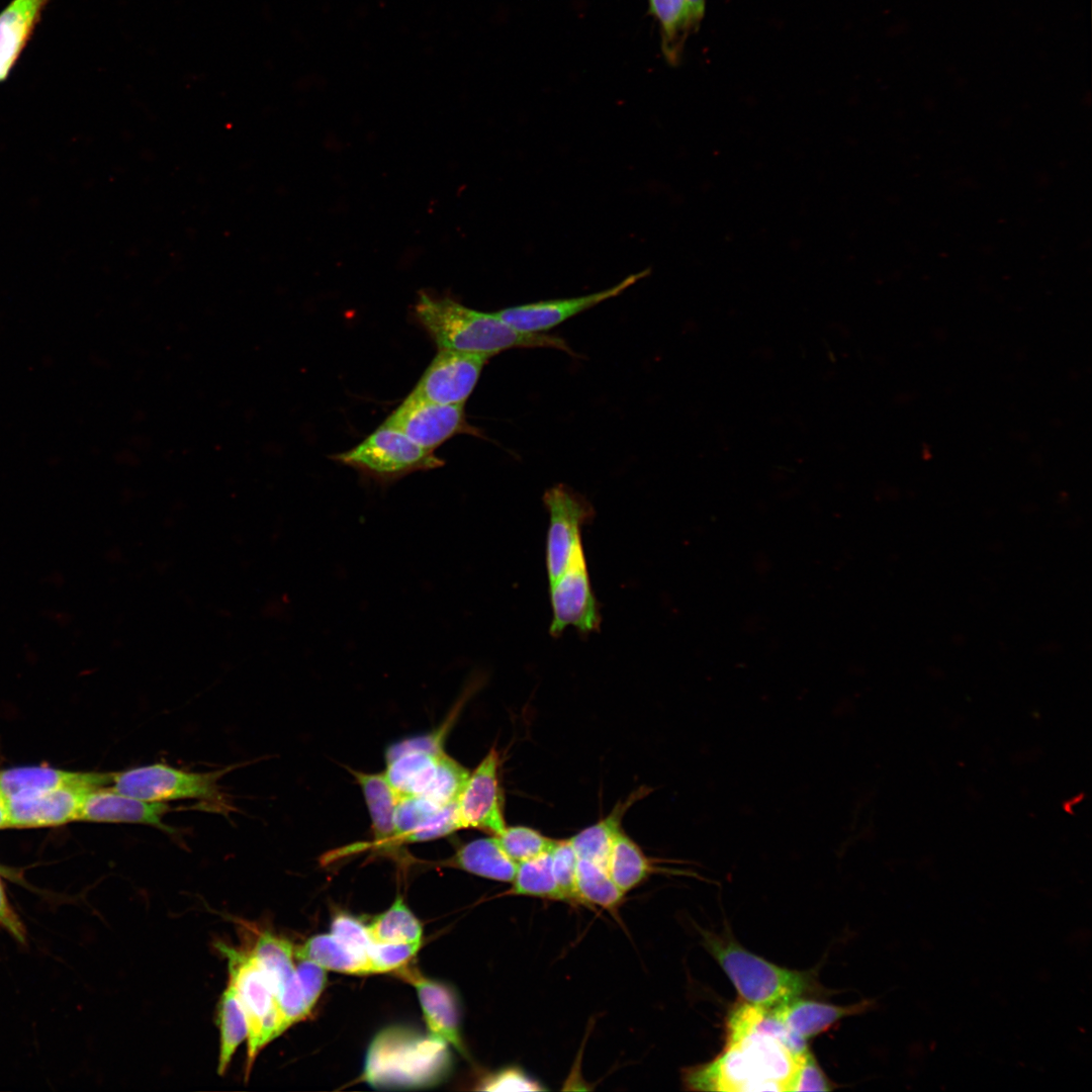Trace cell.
Returning a JSON list of instances; mask_svg holds the SVG:
<instances>
[{
  "label": "cell",
  "mask_w": 1092,
  "mask_h": 1092,
  "mask_svg": "<svg viewBox=\"0 0 1092 1092\" xmlns=\"http://www.w3.org/2000/svg\"><path fill=\"white\" fill-rule=\"evenodd\" d=\"M415 316L438 350L491 358L515 348H550L576 356L564 339L558 336L523 333L508 325L495 312L476 310L445 296L421 292L415 304Z\"/></svg>",
  "instance_id": "6da1fadb"
},
{
  "label": "cell",
  "mask_w": 1092,
  "mask_h": 1092,
  "mask_svg": "<svg viewBox=\"0 0 1092 1092\" xmlns=\"http://www.w3.org/2000/svg\"><path fill=\"white\" fill-rule=\"evenodd\" d=\"M805 1055L776 1036L748 1031L726 1039L714 1061L688 1069L684 1082L691 1090L790 1091Z\"/></svg>",
  "instance_id": "7a4b0ae2"
},
{
  "label": "cell",
  "mask_w": 1092,
  "mask_h": 1092,
  "mask_svg": "<svg viewBox=\"0 0 1092 1092\" xmlns=\"http://www.w3.org/2000/svg\"><path fill=\"white\" fill-rule=\"evenodd\" d=\"M447 1042L403 1028H387L371 1042L364 1079L375 1087L429 1086L443 1077L449 1058Z\"/></svg>",
  "instance_id": "3957f363"
},
{
  "label": "cell",
  "mask_w": 1092,
  "mask_h": 1092,
  "mask_svg": "<svg viewBox=\"0 0 1092 1092\" xmlns=\"http://www.w3.org/2000/svg\"><path fill=\"white\" fill-rule=\"evenodd\" d=\"M704 946L721 966L745 1002L774 1009L800 997L809 977L779 967L742 947L733 938L702 930Z\"/></svg>",
  "instance_id": "277c9868"
},
{
  "label": "cell",
  "mask_w": 1092,
  "mask_h": 1092,
  "mask_svg": "<svg viewBox=\"0 0 1092 1092\" xmlns=\"http://www.w3.org/2000/svg\"><path fill=\"white\" fill-rule=\"evenodd\" d=\"M339 463L357 470L361 476L381 486L417 472L444 465V460L399 430L382 424L352 449L332 455Z\"/></svg>",
  "instance_id": "5b68a950"
},
{
  "label": "cell",
  "mask_w": 1092,
  "mask_h": 1092,
  "mask_svg": "<svg viewBox=\"0 0 1092 1092\" xmlns=\"http://www.w3.org/2000/svg\"><path fill=\"white\" fill-rule=\"evenodd\" d=\"M216 946L228 961L229 983L234 986L247 1019L245 1077L248 1078L260 1051L277 1037L275 990L251 950L220 942Z\"/></svg>",
  "instance_id": "8992f818"
},
{
  "label": "cell",
  "mask_w": 1092,
  "mask_h": 1092,
  "mask_svg": "<svg viewBox=\"0 0 1092 1092\" xmlns=\"http://www.w3.org/2000/svg\"><path fill=\"white\" fill-rule=\"evenodd\" d=\"M233 766L196 772L164 763H154L113 772L109 786L114 791L150 802L199 799L214 803L218 810L228 809L219 790V780Z\"/></svg>",
  "instance_id": "52a82bcc"
},
{
  "label": "cell",
  "mask_w": 1092,
  "mask_h": 1092,
  "mask_svg": "<svg viewBox=\"0 0 1092 1092\" xmlns=\"http://www.w3.org/2000/svg\"><path fill=\"white\" fill-rule=\"evenodd\" d=\"M543 502L549 512L546 540V567L549 582L558 578L569 561L581 550V528L594 517L592 504L564 484L548 488Z\"/></svg>",
  "instance_id": "ba28073f"
},
{
  "label": "cell",
  "mask_w": 1092,
  "mask_h": 1092,
  "mask_svg": "<svg viewBox=\"0 0 1092 1092\" xmlns=\"http://www.w3.org/2000/svg\"><path fill=\"white\" fill-rule=\"evenodd\" d=\"M391 426L419 446L434 451L456 435L482 437L481 431L468 423L464 404H441L406 396L388 416Z\"/></svg>",
  "instance_id": "9c48e42d"
},
{
  "label": "cell",
  "mask_w": 1092,
  "mask_h": 1092,
  "mask_svg": "<svg viewBox=\"0 0 1092 1092\" xmlns=\"http://www.w3.org/2000/svg\"><path fill=\"white\" fill-rule=\"evenodd\" d=\"M488 359L483 355L438 350L408 396L441 404H464Z\"/></svg>",
  "instance_id": "30bf717a"
},
{
  "label": "cell",
  "mask_w": 1092,
  "mask_h": 1092,
  "mask_svg": "<svg viewBox=\"0 0 1092 1092\" xmlns=\"http://www.w3.org/2000/svg\"><path fill=\"white\" fill-rule=\"evenodd\" d=\"M552 621L550 634L559 636L573 626L582 633L599 629L600 613L587 572L584 551H579L563 573L550 582Z\"/></svg>",
  "instance_id": "8fae6325"
},
{
  "label": "cell",
  "mask_w": 1092,
  "mask_h": 1092,
  "mask_svg": "<svg viewBox=\"0 0 1092 1092\" xmlns=\"http://www.w3.org/2000/svg\"><path fill=\"white\" fill-rule=\"evenodd\" d=\"M649 270L631 274L618 284L590 294L570 298L540 300L494 311L504 322L523 333H545L599 303L623 293Z\"/></svg>",
  "instance_id": "7c38bea8"
},
{
  "label": "cell",
  "mask_w": 1092,
  "mask_h": 1092,
  "mask_svg": "<svg viewBox=\"0 0 1092 1092\" xmlns=\"http://www.w3.org/2000/svg\"><path fill=\"white\" fill-rule=\"evenodd\" d=\"M499 754L492 747L468 779L457 799L463 828H475L493 835L506 827L498 780Z\"/></svg>",
  "instance_id": "4fadbf2b"
},
{
  "label": "cell",
  "mask_w": 1092,
  "mask_h": 1092,
  "mask_svg": "<svg viewBox=\"0 0 1092 1092\" xmlns=\"http://www.w3.org/2000/svg\"><path fill=\"white\" fill-rule=\"evenodd\" d=\"M172 810L167 803L126 796L108 786L87 794L78 820L149 825L174 835L178 834L177 829L163 821L164 816Z\"/></svg>",
  "instance_id": "5bb4252c"
},
{
  "label": "cell",
  "mask_w": 1092,
  "mask_h": 1092,
  "mask_svg": "<svg viewBox=\"0 0 1092 1092\" xmlns=\"http://www.w3.org/2000/svg\"><path fill=\"white\" fill-rule=\"evenodd\" d=\"M113 772H80L50 766H20L0 771V788L7 799L62 789L93 791L111 785Z\"/></svg>",
  "instance_id": "9a60e30c"
},
{
  "label": "cell",
  "mask_w": 1092,
  "mask_h": 1092,
  "mask_svg": "<svg viewBox=\"0 0 1092 1092\" xmlns=\"http://www.w3.org/2000/svg\"><path fill=\"white\" fill-rule=\"evenodd\" d=\"M395 971L398 977L415 987L429 1033L466 1056L456 1004L449 990L425 977L415 968L402 966Z\"/></svg>",
  "instance_id": "2e32d148"
},
{
  "label": "cell",
  "mask_w": 1092,
  "mask_h": 1092,
  "mask_svg": "<svg viewBox=\"0 0 1092 1092\" xmlns=\"http://www.w3.org/2000/svg\"><path fill=\"white\" fill-rule=\"evenodd\" d=\"M89 792L62 789L8 799L10 827L58 826L77 821Z\"/></svg>",
  "instance_id": "e0dca14e"
},
{
  "label": "cell",
  "mask_w": 1092,
  "mask_h": 1092,
  "mask_svg": "<svg viewBox=\"0 0 1092 1092\" xmlns=\"http://www.w3.org/2000/svg\"><path fill=\"white\" fill-rule=\"evenodd\" d=\"M49 0H12L0 12V82L29 40Z\"/></svg>",
  "instance_id": "ac0fdd59"
},
{
  "label": "cell",
  "mask_w": 1092,
  "mask_h": 1092,
  "mask_svg": "<svg viewBox=\"0 0 1092 1092\" xmlns=\"http://www.w3.org/2000/svg\"><path fill=\"white\" fill-rule=\"evenodd\" d=\"M863 1008L864 1004L838 1006L797 998L774 1010L796 1035L808 1041Z\"/></svg>",
  "instance_id": "d6986e66"
},
{
  "label": "cell",
  "mask_w": 1092,
  "mask_h": 1092,
  "mask_svg": "<svg viewBox=\"0 0 1092 1092\" xmlns=\"http://www.w3.org/2000/svg\"><path fill=\"white\" fill-rule=\"evenodd\" d=\"M452 867L485 879L512 883L518 863L500 847L495 835L461 846L449 860Z\"/></svg>",
  "instance_id": "ffe728a7"
},
{
  "label": "cell",
  "mask_w": 1092,
  "mask_h": 1092,
  "mask_svg": "<svg viewBox=\"0 0 1092 1092\" xmlns=\"http://www.w3.org/2000/svg\"><path fill=\"white\" fill-rule=\"evenodd\" d=\"M359 784L371 819L373 844H395L394 815L399 797L383 774L352 771Z\"/></svg>",
  "instance_id": "44dd1931"
},
{
  "label": "cell",
  "mask_w": 1092,
  "mask_h": 1092,
  "mask_svg": "<svg viewBox=\"0 0 1092 1092\" xmlns=\"http://www.w3.org/2000/svg\"><path fill=\"white\" fill-rule=\"evenodd\" d=\"M444 753L403 751L386 760L383 775L398 797L422 796L431 785Z\"/></svg>",
  "instance_id": "7402d4cb"
},
{
  "label": "cell",
  "mask_w": 1092,
  "mask_h": 1092,
  "mask_svg": "<svg viewBox=\"0 0 1092 1092\" xmlns=\"http://www.w3.org/2000/svg\"><path fill=\"white\" fill-rule=\"evenodd\" d=\"M644 795H646V790L639 789L633 792L627 799L619 802L608 816L569 838L577 857L590 860L608 870L612 841L622 828L623 816L634 802Z\"/></svg>",
  "instance_id": "603a6c76"
},
{
  "label": "cell",
  "mask_w": 1092,
  "mask_h": 1092,
  "mask_svg": "<svg viewBox=\"0 0 1092 1092\" xmlns=\"http://www.w3.org/2000/svg\"><path fill=\"white\" fill-rule=\"evenodd\" d=\"M294 956L297 960L310 961L330 971L352 975L369 974L366 957L357 954L331 933L310 937L295 947Z\"/></svg>",
  "instance_id": "cb8c5ba5"
},
{
  "label": "cell",
  "mask_w": 1092,
  "mask_h": 1092,
  "mask_svg": "<svg viewBox=\"0 0 1092 1092\" xmlns=\"http://www.w3.org/2000/svg\"><path fill=\"white\" fill-rule=\"evenodd\" d=\"M608 872L624 894L639 886L652 872L647 856L623 828L612 841Z\"/></svg>",
  "instance_id": "d4e9b609"
},
{
  "label": "cell",
  "mask_w": 1092,
  "mask_h": 1092,
  "mask_svg": "<svg viewBox=\"0 0 1092 1092\" xmlns=\"http://www.w3.org/2000/svg\"><path fill=\"white\" fill-rule=\"evenodd\" d=\"M219 1056L217 1073L223 1075L241 1043L248 1037V1024L243 1006L234 986L228 983L220 995L217 1011Z\"/></svg>",
  "instance_id": "484cf974"
},
{
  "label": "cell",
  "mask_w": 1092,
  "mask_h": 1092,
  "mask_svg": "<svg viewBox=\"0 0 1092 1092\" xmlns=\"http://www.w3.org/2000/svg\"><path fill=\"white\" fill-rule=\"evenodd\" d=\"M649 8L661 27L663 51L671 62L679 55L691 27L699 23L689 0H648Z\"/></svg>",
  "instance_id": "4316f807"
},
{
  "label": "cell",
  "mask_w": 1092,
  "mask_h": 1092,
  "mask_svg": "<svg viewBox=\"0 0 1092 1092\" xmlns=\"http://www.w3.org/2000/svg\"><path fill=\"white\" fill-rule=\"evenodd\" d=\"M575 889L580 904L600 906L610 911L622 903L625 895L606 868L583 858L577 859Z\"/></svg>",
  "instance_id": "83f0119b"
},
{
  "label": "cell",
  "mask_w": 1092,
  "mask_h": 1092,
  "mask_svg": "<svg viewBox=\"0 0 1092 1092\" xmlns=\"http://www.w3.org/2000/svg\"><path fill=\"white\" fill-rule=\"evenodd\" d=\"M507 894L564 901L553 874L551 851L519 862Z\"/></svg>",
  "instance_id": "f1b7e54d"
},
{
  "label": "cell",
  "mask_w": 1092,
  "mask_h": 1092,
  "mask_svg": "<svg viewBox=\"0 0 1092 1092\" xmlns=\"http://www.w3.org/2000/svg\"><path fill=\"white\" fill-rule=\"evenodd\" d=\"M366 927L374 943L421 941L423 932L420 921L399 897Z\"/></svg>",
  "instance_id": "f546056e"
},
{
  "label": "cell",
  "mask_w": 1092,
  "mask_h": 1092,
  "mask_svg": "<svg viewBox=\"0 0 1092 1092\" xmlns=\"http://www.w3.org/2000/svg\"><path fill=\"white\" fill-rule=\"evenodd\" d=\"M294 949L295 947L289 940L269 931L260 933L251 948L271 982L275 995L281 986L295 973Z\"/></svg>",
  "instance_id": "4dcf8cb0"
},
{
  "label": "cell",
  "mask_w": 1092,
  "mask_h": 1092,
  "mask_svg": "<svg viewBox=\"0 0 1092 1092\" xmlns=\"http://www.w3.org/2000/svg\"><path fill=\"white\" fill-rule=\"evenodd\" d=\"M495 836L504 851L517 863L551 851L557 841L521 825L506 826Z\"/></svg>",
  "instance_id": "1f68e13d"
},
{
  "label": "cell",
  "mask_w": 1092,
  "mask_h": 1092,
  "mask_svg": "<svg viewBox=\"0 0 1092 1092\" xmlns=\"http://www.w3.org/2000/svg\"><path fill=\"white\" fill-rule=\"evenodd\" d=\"M469 771L458 761L442 754L435 777L422 797L437 806H445L457 801Z\"/></svg>",
  "instance_id": "d6a6232c"
},
{
  "label": "cell",
  "mask_w": 1092,
  "mask_h": 1092,
  "mask_svg": "<svg viewBox=\"0 0 1092 1092\" xmlns=\"http://www.w3.org/2000/svg\"><path fill=\"white\" fill-rule=\"evenodd\" d=\"M277 1036L294 1023L304 1019L309 1006L296 972L281 986L275 995Z\"/></svg>",
  "instance_id": "836d02e7"
},
{
  "label": "cell",
  "mask_w": 1092,
  "mask_h": 1092,
  "mask_svg": "<svg viewBox=\"0 0 1092 1092\" xmlns=\"http://www.w3.org/2000/svg\"><path fill=\"white\" fill-rule=\"evenodd\" d=\"M440 808L419 796L399 797L394 815L395 844L404 842Z\"/></svg>",
  "instance_id": "e575fe53"
},
{
  "label": "cell",
  "mask_w": 1092,
  "mask_h": 1092,
  "mask_svg": "<svg viewBox=\"0 0 1092 1092\" xmlns=\"http://www.w3.org/2000/svg\"><path fill=\"white\" fill-rule=\"evenodd\" d=\"M421 941L401 943H374L366 951L369 974L395 971L404 966L418 952Z\"/></svg>",
  "instance_id": "d590c367"
},
{
  "label": "cell",
  "mask_w": 1092,
  "mask_h": 1092,
  "mask_svg": "<svg viewBox=\"0 0 1092 1092\" xmlns=\"http://www.w3.org/2000/svg\"><path fill=\"white\" fill-rule=\"evenodd\" d=\"M551 857L553 874L564 902L579 903L575 889L578 857L569 839L557 840Z\"/></svg>",
  "instance_id": "8d00e7d4"
},
{
  "label": "cell",
  "mask_w": 1092,
  "mask_h": 1092,
  "mask_svg": "<svg viewBox=\"0 0 1092 1092\" xmlns=\"http://www.w3.org/2000/svg\"><path fill=\"white\" fill-rule=\"evenodd\" d=\"M463 829L457 801L441 807L420 828L408 835L404 842L429 841Z\"/></svg>",
  "instance_id": "74e56055"
},
{
  "label": "cell",
  "mask_w": 1092,
  "mask_h": 1092,
  "mask_svg": "<svg viewBox=\"0 0 1092 1092\" xmlns=\"http://www.w3.org/2000/svg\"><path fill=\"white\" fill-rule=\"evenodd\" d=\"M331 934L362 957H366V951L372 944L367 927L349 915L340 914L334 918L331 925Z\"/></svg>",
  "instance_id": "f35d334b"
},
{
  "label": "cell",
  "mask_w": 1092,
  "mask_h": 1092,
  "mask_svg": "<svg viewBox=\"0 0 1092 1092\" xmlns=\"http://www.w3.org/2000/svg\"><path fill=\"white\" fill-rule=\"evenodd\" d=\"M483 1091H541L545 1090L539 1082L527 1075L522 1069L510 1067L486 1077L480 1084Z\"/></svg>",
  "instance_id": "ab89813d"
},
{
  "label": "cell",
  "mask_w": 1092,
  "mask_h": 1092,
  "mask_svg": "<svg viewBox=\"0 0 1092 1092\" xmlns=\"http://www.w3.org/2000/svg\"><path fill=\"white\" fill-rule=\"evenodd\" d=\"M832 1086L818 1065L815 1057L808 1052L802 1060L790 1091H830Z\"/></svg>",
  "instance_id": "60d3db41"
},
{
  "label": "cell",
  "mask_w": 1092,
  "mask_h": 1092,
  "mask_svg": "<svg viewBox=\"0 0 1092 1092\" xmlns=\"http://www.w3.org/2000/svg\"><path fill=\"white\" fill-rule=\"evenodd\" d=\"M451 721L452 719L432 733L403 739L390 745L385 752L386 760L406 750H424L436 754L444 753V739Z\"/></svg>",
  "instance_id": "b9f144b4"
},
{
  "label": "cell",
  "mask_w": 1092,
  "mask_h": 1092,
  "mask_svg": "<svg viewBox=\"0 0 1092 1092\" xmlns=\"http://www.w3.org/2000/svg\"><path fill=\"white\" fill-rule=\"evenodd\" d=\"M295 972L311 1008L318 1000L327 981L326 969L310 961L298 960Z\"/></svg>",
  "instance_id": "7bdbcfd3"
},
{
  "label": "cell",
  "mask_w": 1092,
  "mask_h": 1092,
  "mask_svg": "<svg viewBox=\"0 0 1092 1092\" xmlns=\"http://www.w3.org/2000/svg\"><path fill=\"white\" fill-rule=\"evenodd\" d=\"M0 925L18 941H24L25 930L11 905L8 902L5 890L0 879Z\"/></svg>",
  "instance_id": "ee69618b"
},
{
  "label": "cell",
  "mask_w": 1092,
  "mask_h": 1092,
  "mask_svg": "<svg viewBox=\"0 0 1092 1092\" xmlns=\"http://www.w3.org/2000/svg\"><path fill=\"white\" fill-rule=\"evenodd\" d=\"M10 827L9 802L0 788V828Z\"/></svg>",
  "instance_id": "f6af8a7d"
},
{
  "label": "cell",
  "mask_w": 1092,
  "mask_h": 1092,
  "mask_svg": "<svg viewBox=\"0 0 1092 1092\" xmlns=\"http://www.w3.org/2000/svg\"><path fill=\"white\" fill-rule=\"evenodd\" d=\"M689 3L693 9L695 17L700 22L705 11V0H689Z\"/></svg>",
  "instance_id": "bcb514c9"
}]
</instances>
